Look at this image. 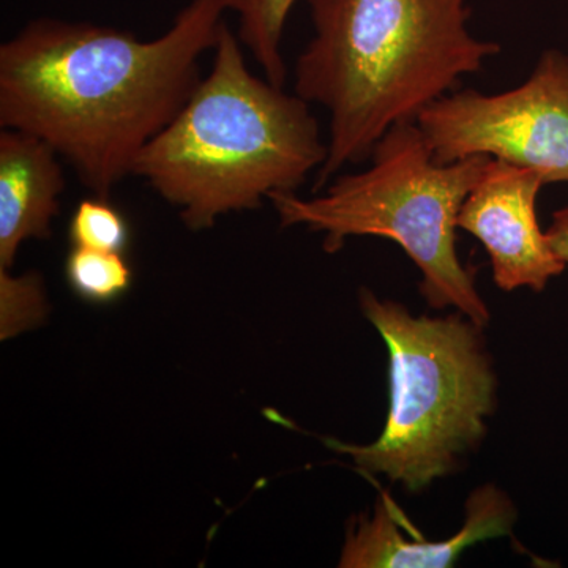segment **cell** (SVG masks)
I'll list each match as a JSON object with an SVG mask.
<instances>
[{
	"label": "cell",
	"instance_id": "obj_1",
	"mask_svg": "<svg viewBox=\"0 0 568 568\" xmlns=\"http://www.w3.org/2000/svg\"><path fill=\"white\" fill-rule=\"evenodd\" d=\"M223 0H192L159 39L41 18L0 47V129L51 145L93 196L133 175L138 156L200 84Z\"/></svg>",
	"mask_w": 568,
	"mask_h": 568
},
{
	"label": "cell",
	"instance_id": "obj_2",
	"mask_svg": "<svg viewBox=\"0 0 568 568\" xmlns=\"http://www.w3.org/2000/svg\"><path fill=\"white\" fill-rule=\"evenodd\" d=\"M306 2L315 33L295 62L294 93L328 112L315 193L500 51L470 33L467 0Z\"/></svg>",
	"mask_w": 568,
	"mask_h": 568
},
{
	"label": "cell",
	"instance_id": "obj_3",
	"mask_svg": "<svg viewBox=\"0 0 568 568\" xmlns=\"http://www.w3.org/2000/svg\"><path fill=\"white\" fill-rule=\"evenodd\" d=\"M213 52L211 73L133 166L194 231L294 193L327 159L312 104L253 74L224 22Z\"/></svg>",
	"mask_w": 568,
	"mask_h": 568
},
{
	"label": "cell",
	"instance_id": "obj_4",
	"mask_svg": "<svg viewBox=\"0 0 568 568\" xmlns=\"http://www.w3.org/2000/svg\"><path fill=\"white\" fill-rule=\"evenodd\" d=\"M358 304L387 347L390 406L375 443L327 444L365 476L418 495L462 470L488 435L499 381L487 327L459 312L413 315L368 287Z\"/></svg>",
	"mask_w": 568,
	"mask_h": 568
},
{
	"label": "cell",
	"instance_id": "obj_5",
	"mask_svg": "<svg viewBox=\"0 0 568 568\" xmlns=\"http://www.w3.org/2000/svg\"><path fill=\"white\" fill-rule=\"evenodd\" d=\"M489 156L437 163L417 122L384 134L361 173L336 175L315 196L276 193L271 203L283 227L324 234L336 253L349 237L388 239L420 272L422 298L433 310H454L487 327L491 312L476 275L459 260L458 215Z\"/></svg>",
	"mask_w": 568,
	"mask_h": 568
},
{
	"label": "cell",
	"instance_id": "obj_6",
	"mask_svg": "<svg viewBox=\"0 0 568 568\" xmlns=\"http://www.w3.org/2000/svg\"><path fill=\"white\" fill-rule=\"evenodd\" d=\"M417 123L437 163L489 156L568 183V55L545 51L510 91L447 93Z\"/></svg>",
	"mask_w": 568,
	"mask_h": 568
},
{
	"label": "cell",
	"instance_id": "obj_7",
	"mask_svg": "<svg viewBox=\"0 0 568 568\" xmlns=\"http://www.w3.org/2000/svg\"><path fill=\"white\" fill-rule=\"evenodd\" d=\"M545 185L536 171L491 159L459 211L458 230L484 245L493 280L506 293H541L567 268L538 224L537 197Z\"/></svg>",
	"mask_w": 568,
	"mask_h": 568
},
{
	"label": "cell",
	"instance_id": "obj_8",
	"mask_svg": "<svg viewBox=\"0 0 568 568\" xmlns=\"http://www.w3.org/2000/svg\"><path fill=\"white\" fill-rule=\"evenodd\" d=\"M518 510L514 499L485 484L474 488L465 504L462 528L446 540H426L402 514L387 491H381L372 511L351 518L338 567L447 568L481 541L511 536Z\"/></svg>",
	"mask_w": 568,
	"mask_h": 568
},
{
	"label": "cell",
	"instance_id": "obj_9",
	"mask_svg": "<svg viewBox=\"0 0 568 568\" xmlns=\"http://www.w3.org/2000/svg\"><path fill=\"white\" fill-rule=\"evenodd\" d=\"M59 153L21 130L0 132V268L10 271L29 239H47L65 175Z\"/></svg>",
	"mask_w": 568,
	"mask_h": 568
},
{
	"label": "cell",
	"instance_id": "obj_10",
	"mask_svg": "<svg viewBox=\"0 0 568 568\" xmlns=\"http://www.w3.org/2000/svg\"><path fill=\"white\" fill-rule=\"evenodd\" d=\"M297 0H223L239 17V40L248 48L265 80L283 88L287 70L282 52L284 29Z\"/></svg>",
	"mask_w": 568,
	"mask_h": 568
},
{
	"label": "cell",
	"instance_id": "obj_11",
	"mask_svg": "<svg viewBox=\"0 0 568 568\" xmlns=\"http://www.w3.org/2000/svg\"><path fill=\"white\" fill-rule=\"evenodd\" d=\"M65 278L82 301L106 305L130 290L133 271L123 253L73 246L65 260Z\"/></svg>",
	"mask_w": 568,
	"mask_h": 568
},
{
	"label": "cell",
	"instance_id": "obj_12",
	"mask_svg": "<svg viewBox=\"0 0 568 568\" xmlns=\"http://www.w3.org/2000/svg\"><path fill=\"white\" fill-rule=\"evenodd\" d=\"M69 237L73 246L123 253L130 244V226L110 197L93 196L74 209Z\"/></svg>",
	"mask_w": 568,
	"mask_h": 568
},
{
	"label": "cell",
	"instance_id": "obj_13",
	"mask_svg": "<svg viewBox=\"0 0 568 568\" xmlns=\"http://www.w3.org/2000/svg\"><path fill=\"white\" fill-rule=\"evenodd\" d=\"M547 234L552 248L568 267V205L552 213Z\"/></svg>",
	"mask_w": 568,
	"mask_h": 568
}]
</instances>
